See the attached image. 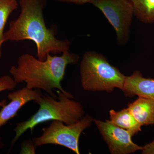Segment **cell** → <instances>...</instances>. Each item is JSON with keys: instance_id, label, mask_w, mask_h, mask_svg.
Here are the masks:
<instances>
[{"instance_id": "8992f818", "label": "cell", "mask_w": 154, "mask_h": 154, "mask_svg": "<svg viewBox=\"0 0 154 154\" xmlns=\"http://www.w3.org/2000/svg\"><path fill=\"white\" fill-rule=\"evenodd\" d=\"M115 29L117 42L123 45L129 38L134 8L131 0H92Z\"/></svg>"}, {"instance_id": "7c38bea8", "label": "cell", "mask_w": 154, "mask_h": 154, "mask_svg": "<svg viewBox=\"0 0 154 154\" xmlns=\"http://www.w3.org/2000/svg\"><path fill=\"white\" fill-rule=\"evenodd\" d=\"M134 14L145 24L154 23V0H131Z\"/></svg>"}, {"instance_id": "30bf717a", "label": "cell", "mask_w": 154, "mask_h": 154, "mask_svg": "<svg viewBox=\"0 0 154 154\" xmlns=\"http://www.w3.org/2000/svg\"><path fill=\"white\" fill-rule=\"evenodd\" d=\"M128 106L131 113L142 126L154 125L153 100L138 97Z\"/></svg>"}, {"instance_id": "277c9868", "label": "cell", "mask_w": 154, "mask_h": 154, "mask_svg": "<svg viewBox=\"0 0 154 154\" xmlns=\"http://www.w3.org/2000/svg\"><path fill=\"white\" fill-rule=\"evenodd\" d=\"M80 75L85 91L108 93L113 92L115 88L122 90L126 77L104 56L92 51L84 54L80 65Z\"/></svg>"}, {"instance_id": "5b68a950", "label": "cell", "mask_w": 154, "mask_h": 154, "mask_svg": "<svg viewBox=\"0 0 154 154\" xmlns=\"http://www.w3.org/2000/svg\"><path fill=\"white\" fill-rule=\"evenodd\" d=\"M90 115H86L75 123L65 125L63 122L52 120L48 127L42 129L41 136L34 138L33 143L36 146L47 144L63 146L80 154L79 139L81 134L90 127L94 122Z\"/></svg>"}, {"instance_id": "9a60e30c", "label": "cell", "mask_w": 154, "mask_h": 154, "mask_svg": "<svg viewBox=\"0 0 154 154\" xmlns=\"http://www.w3.org/2000/svg\"><path fill=\"white\" fill-rule=\"evenodd\" d=\"M142 154H154V139L151 142L143 146L141 150Z\"/></svg>"}, {"instance_id": "4fadbf2b", "label": "cell", "mask_w": 154, "mask_h": 154, "mask_svg": "<svg viewBox=\"0 0 154 154\" xmlns=\"http://www.w3.org/2000/svg\"><path fill=\"white\" fill-rule=\"evenodd\" d=\"M17 0H0V59L2 56V46L4 40V29L12 12L18 8Z\"/></svg>"}, {"instance_id": "2e32d148", "label": "cell", "mask_w": 154, "mask_h": 154, "mask_svg": "<svg viewBox=\"0 0 154 154\" xmlns=\"http://www.w3.org/2000/svg\"><path fill=\"white\" fill-rule=\"evenodd\" d=\"M62 2L72 3L79 5H83L87 3H91L92 0H55Z\"/></svg>"}, {"instance_id": "5bb4252c", "label": "cell", "mask_w": 154, "mask_h": 154, "mask_svg": "<svg viewBox=\"0 0 154 154\" xmlns=\"http://www.w3.org/2000/svg\"><path fill=\"white\" fill-rule=\"evenodd\" d=\"M18 84L12 77L8 75H4L0 77V92L6 90H14L17 87ZM5 99L0 102V107H3L7 104Z\"/></svg>"}, {"instance_id": "3957f363", "label": "cell", "mask_w": 154, "mask_h": 154, "mask_svg": "<svg viewBox=\"0 0 154 154\" xmlns=\"http://www.w3.org/2000/svg\"><path fill=\"white\" fill-rule=\"evenodd\" d=\"M57 99L49 96H42L36 102L39 105L38 111L26 121L18 122L14 130L15 136L11 141V149L14 144L26 131H31L35 126L42 122L57 120L70 125L79 121L85 116L82 105L79 102L60 91H57Z\"/></svg>"}, {"instance_id": "7a4b0ae2", "label": "cell", "mask_w": 154, "mask_h": 154, "mask_svg": "<svg viewBox=\"0 0 154 154\" xmlns=\"http://www.w3.org/2000/svg\"><path fill=\"white\" fill-rule=\"evenodd\" d=\"M79 59V56L69 51L63 53L60 56H52L48 54L44 60L25 54L19 57L18 66L11 67L10 72L17 84L25 82L28 89L43 90L56 98L57 96L53 90L57 89L73 99L71 93L63 90L61 82L64 77L67 66L77 63Z\"/></svg>"}, {"instance_id": "52a82bcc", "label": "cell", "mask_w": 154, "mask_h": 154, "mask_svg": "<svg viewBox=\"0 0 154 154\" xmlns=\"http://www.w3.org/2000/svg\"><path fill=\"white\" fill-rule=\"evenodd\" d=\"M94 122L108 146L110 153L128 154L142 149L143 146L132 141V136L129 131L116 126L110 120L94 119Z\"/></svg>"}, {"instance_id": "9c48e42d", "label": "cell", "mask_w": 154, "mask_h": 154, "mask_svg": "<svg viewBox=\"0 0 154 154\" xmlns=\"http://www.w3.org/2000/svg\"><path fill=\"white\" fill-rule=\"evenodd\" d=\"M123 91L126 96H137L154 101V79L143 77L140 71L125 77Z\"/></svg>"}, {"instance_id": "6da1fadb", "label": "cell", "mask_w": 154, "mask_h": 154, "mask_svg": "<svg viewBox=\"0 0 154 154\" xmlns=\"http://www.w3.org/2000/svg\"><path fill=\"white\" fill-rule=\"evenodd\" d=\"M45 0H20L21 13L16 20L11 21L8 30L4 34V42L30 40L35 42L36 56L44 60L48 54L68 51L70 42L59 40L55 31L48 29L43 15Z\"/></svg>"}, {"instance_id": "8fae6325", "label": "cell", "mask_w": 154, "mask_h": 154, "mask_svg": "<svg viewBox=\"0 0 154 154\" xmlns=\"http://www.w3.org/2000/svg\"><path fill=\"white\" fill-rule=\"evenodd\" d=\"M109 114L110 120L113 124L129 131L132 137L141 131L142 125L131 114L128 107L119 111L112 109L109 111Z\"/></svg>"}, {"instance_id": "ba28073f", "label": "cell", "mask_w": 154, "mask_h": 154, "mask_svg": "<svg viewBox=\"0 0 154 154\" xmlns=\"http://www.w3.org/2000/svg\"><path fill=\"white\" fill-rule=\"evenodd\" d=\"M38 90H33L24 87L21 90L9 93L8 97L11 102L0 110V128L16 116L19 110L26 103L40 100L43 95Z\"/></svg>"}]
</instances>
